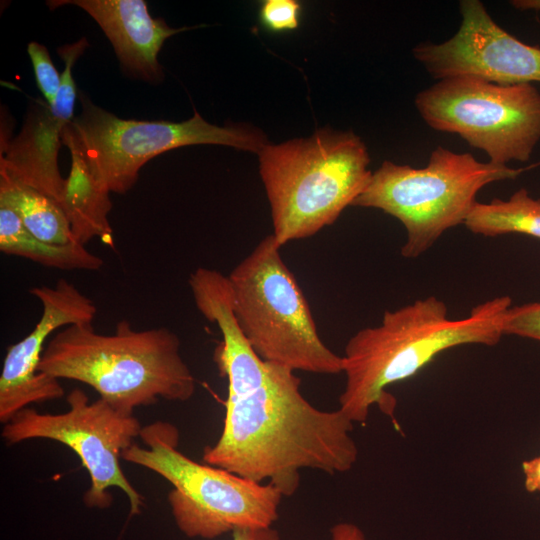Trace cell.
<instances>
[{"mask_svg":"<svg viewBox=\"0 0 540 540\" xmlns=\"http://www.w3.org/2000/svg\"><path fill=\"white\" fill-rule=\"evenodd\" d=\"M258 155L280 246L333 224L372 175L367 147L352 131L322 128L309 138L268 144Z\"/></svg>","mask_w":540,"mask_h":540,"instance_id":"277c9868","label":"cell"},{"mask_svg":"<svg viewBox=\"0 0 540 540\" xmlns=\"http://www.w3.org/2000/svg\"><path fill=\"white\" fill-rule=\"evenodd\" d=\"M70 154L71 170L66 178L61 207L74 237L83 245L96 237L112 245L113 231L108 220L112 208L110 194L98 189L83 160L74 153Z\"/></svg>","mask_w":540,"mask_h":540,"instance_id":"9a60e30c","label":"cell"},{"mask_svg":"<svg viewBox=\"0 0 540 540\" xmlns=\"http://www.w3.org/2000/svg\"><path fill=\"white\" fill-rule=\"evenodd\" d=\"M144 447L133 443L121 458L166 479L168 502L179 530L189 538L214 539L238 529L272 527L282 493L227 470L196 462L177 449L179 431L157 421L142 428Z\"/></svg>","mask_w":540,"mask_h":540,"instance_id":"5b68a950","label":"cell"},{"mask_svg":"<svg viewBox=\"0 0 540 540\" xmlns=\"http://www.w3.org/2000/svg\"><path fill=\"white\" fill-rule=\"evenodd\" d=\"M0 204L11 208L25 228L39 240L57 245L78 243L66 214L56 200L2 171Z\"/></svg>","mask_w":540,"mask_h":540,"instance_id":"e0dca14e","label":"cell"},{"mask_svg":"<svg viewBox=\"0 0 540 540\" xmlns=\"http://www.w3.org/2000/svg\"><path fill=\"white\" fill-rule=\"evenodd\" d=\"M521 171L437 146L423 168L384 161L353 206L376 208L398 219L407 233L401 254L415 258L446 230L464 224L484 186L515 179Z\"/></svg>","mask_w":540,"mask_h":540,"instance_id":"52a82bcc","label":"cell"},{"mask_svg":"<svg viewBox=\"0 0 540 540\" xmlns=\"http://www.w3.org/2000/svg\"><path fill=\"white\" fill-rule=\"evenodd\" d=\"M461 23L442 43L423 42L414 58L438 80L471 76L499 85L540 83V48L499 26L479 0L459 2Z\"/></svg>","mask_w":540,"mask_h":540,"instance_id":"8fae6325","label":"cell"},{"mask_svg":"<svg viewBox=\"0 0 540 540\" xmlns=\"http://www.w3.org/2000/svg\"><path fill=\"white\" fill-rule=\"evenodd\" d=\"M42 305V315L34 329L11 345L0 376V422L6 424L32 403L62 398L59 380L38 372L44 343L55 330L74 324H92L97 308L94 302L72 283L60 279L54 287L30 290Z\"/></svg>","mask_w":540,"mask_h":540,"instance_id":"7c38bea8","label":"cell"},{"mask_svg":"<svg viewBox=\"0 0 540 540\" xmlns=\"http://www.w3.org/2000/svg\"><path fill=\"white\" fill-rule=\"evenodd\" d=\"M524 487L527 492L540 491V456L522 462Z\"/></svg>","mask_w":540,"mask_h":540,"instance_id":"7402d4cb","label":"cell"},{"mask_svg":"<svg viewBox=\"0 0 540 540\" xmlns=\"http://www.w3.org/2000/svg\"><path fill=\"white\" fill-rule=\"evenodd\" d=\"M414 103L429 127L458 134L496 165L528 161L540 141V93L533 84L450 77L420 91Z\"/></svg>","mask_w":540,"mask_h":540,"instance_id":"9c48e42d","label":"cell"},{"mask_svg":"<svg viewBox=\"0 0 540 540\" xmlns=\"http://www.w3.org/2000/svg\"><path fill=\"white\" fill-rule=\"evenodd\" d=\"M36 84L48 104L53 103L62 82V74L53 64L46 46L30 42L27 46Z\"/></svg>","mask_w":540,"mask_h":540,"instance_id":"ffe728a7","label":"cell"},{"mask_svg":"<svg viewBox=\"0 0 540 540\" xmlns=\"http://www.w3.org/2000/svg\"><path fill=\"white\" fill-rule=\"evenodd\" d=\"M503 334L540 341V303L510 307L503 318Z\"/></svg>","mask_w":540,"mask_h":540,"instance_id":"44dd1931","label":"cell"},{"mask_svg":"<svg viewBox=\"0 0 540 540\" xmlns=\"http://www.w3.org/2000/svg\"><path fill=\"white\" fill-rule=\"evenodd\" d=\"M232 540H281V538L277 530L268 527L235 530L232 532Z\"/></svg>","mask_w":540,"mask_h":540,"instance_id":"cb8c5ba5","label":"cell"},{"mask_svg":"<svg viewBox=\"0 0 540 540\" xmlns=\"http://www.w3.org/2000/svg\"><path fill=\"white\" fill-rule=\"evenodd\" d=\"M511 5L520 10H540V0H513Z\"/></svg>","mask_w":540,"mask_h":540,"instance_id":"d4e9b609","label":"cell"},{"mask_svg":"<svg viewBox=\"0 0 540 540\" xmlns=\"http://www.w3.org/2000/svg\"><path fill=\"white\" fill-rule=\"evenodd\" d=\"M270 234L227 276L236 320L265 362L294 371L339 374L343 358L320 338L310 306Z\"/></svg>","mask_w":540,"mask_h":540,"instance_id":"8992f818","label":"cell"},{"mask_svg":"<svg viewBox=\"0 0 540 540\" xmlns=\"http://www.w3.org/2000/svg\"><path fill=\"white\" fill-rule=\"evenodd\" d=\"M294 370L270 363L256 389L227 397L222 433L202 460L257 483L268 481L283 496L299 487L300 470L349 471L358 447L353 422L340 410L324 411L300 392Z\"/></svg>","mask_w":540,"mask_h":540,"instance_id":"6da1fadb","label":"cell"},{"mask_svg":"<svg viewBox=\"0 0 540 540\" xmlns=\"http://www.w3.org/2000/svg\"><path fill=\"white\" fill-rule=\"evenodd\" d=\"M510 307L511 298L501 296L477 305L467 317L451 319L446 304L430 296L385 311L379 325L359 330L345 346L339 409L353 423L365 422L375 404L392 416L396 400L388 386L412 377L451 348L496 345Z\"/></svg>","mask_w":540,"mask_h":540,"instance_id":"7a4b0ae2","label":"cell"},{"mask_svg":"<svg viewBox=\"0 0 540 540\" xmlns=\"http://www.w3.org/2000/svg\"><path fill=\"white\" fill-rule=\"evenodd\" d=\"M86 37L57 48L64 61L62 82L53 103L38 102L29 109L21 131L1 137L0 171L56 200L60 206L66 178L60 174L58 153L65 127L74 118L78 97L72 69L88 47Z\"/></svg>","mask_w":540,"mask_h":540,"instance_id":"4fadbf2b","label":"cell"},{"mask_svg":"<svg viewBox=\"0 0 540 540\" xmlns=\"http://www.w3.org/2000/svg\"><path fill=\"white\" fill-rule=\"evenodd\" d=\"M0 250L59 270L97 271L104 263L85 245H57L39 240L25 228L19 216L3 204H0Z\"/></svg>","mask_w":540,"mask_h":540,"instance_id":"2e32d148","label":"cell"},{"mask_svg":"<svg viewBox=\"0 0 540 540\" xmlns=\"http://www.w3.org/2000/svg\"><path fill=\"white\" fill-rule=\"evenodd\" d=\"M302 5L296 0H265L259 8V21L271 32L295 30L300 25Z\"/></svg>","mask_w":540,"mask_h":540,"instance_id":"d6986e66","label":"cell"},{"mask_svg":"<svg viewBox=\"0 0 540 540\" xmlns=\"http://www.w3.org/2000/svg\"><path fill=\"white\" fill-rule=\"evenodd\" d=\"M66 400L70 408L64 413L22 409L4 424L3 440L10 445L31 439L65 444L89 473L91 485L83 496L86 506L108 508L112 497L107 490L117 487L129 500L130 514H139L143 498L127 480L119 459L140 435V422L134 414L120 412L101 398L89 403L80 388L73 389Z\"/></svg>","mask_w":540,"mask_h":540,"instance_id":"30bf717a","label":"cell"},{"mask_svg":"<svg viewBox=\"0 0 540 540\" xmlns=\"http://www.w3.org/2000/svg\"><path fill=\"white\" fill-rule=\"evenodd\" d=\"M51 10L75 5L87 12L111 42L122 69L132 77L156 83L163 79L158 54L169 37L189 27L171 28L153 18L144 0H51Z\"/></svg>","mask_w":540,"mask_h":540,"instance_id":"5bb4252c","label":"cell"},{"mask_svg":"<svg viewBox=\"0 0 540 540\" xmlns=\"http://www.w3.org/2000/svg\"><path fill=\"white\" fill-rule=\"evenodd\" d=\"M464 225L471 232L486 237L519 233L540 239V200L521 188L508 200L494 198L489 203L477 202Z\"/></svg>","mask_w":540,"mask_h":540,"instance_id":"ac0fdd59","label":"cell"},{"mask_svg":"<svg viewBox=\"0 0 540 540\" xmlns=\"http://www.w3.org/2000/svg\"><path fill=\"white\" fill-rule=\"evenodd\" d=\"M330 540H368V538L357 525L340 522L330 528Z\"/></svg>","mask_w":540,"mask_h":540,"instance_id":"603a6c76","label":"cell"},{"mask_svg":"<svg viewBox=\"0 0 540 540\" xmlns=\"http://www.w3.org/2000/svg\"><path fill=\"white\" fill-rule=\"evenodd\" d=\"M81 112L65 127L62 143L85 163L96 187L124 194L137 182L140 169L152 158L176 148L212 144L259 152L265 134L244 124L218 126L194 110L182 122L122 119L78 93Z\"/></svg>","mask_w":540,"mask_h":540,"instance_id":"ba28073f","label":"cell"},{"mask_svg":"<svg viewBox=\"0 0 540 540\" xmlns=\"http://www.w3.org/2000/svg\"><path fill=\"white\" fill-rule=\"evenodd\" d=\"M178 336L165 327L136 330L127 320L111 334L92 324L67 326L49 341L38 372L92 387L100 398L126 414L159 399L187 401L195 378L180 353Z\"/></svg>","mask_w":540,"mask_h":540,"instance_id":"3957f363","label":"cell"}]
</instances>
